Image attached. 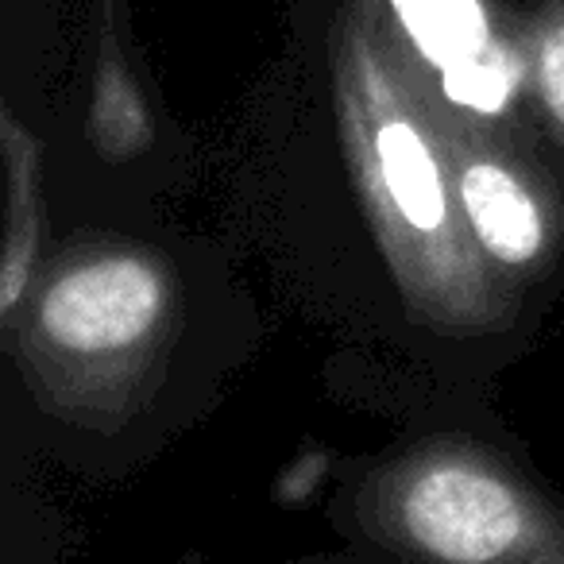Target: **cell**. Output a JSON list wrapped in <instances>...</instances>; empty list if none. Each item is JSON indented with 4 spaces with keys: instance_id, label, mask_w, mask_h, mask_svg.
Returning a JSON list of instances; mask_svg holds the SVG:
<instances>
[{
    "instance_id": "52a82bcc",
    "label": "cell",
    "mask_w": 564,
    "mask_h": 564,
    "mask_svg": "<svg viewBox=\"0 0 564 564\" xmlns=\"http://www.w3.org/2000/svg\"><path fill=\"white\" fill-rule=\"evenodd\" d=\"M514 63L499 47H484L479 55L445 70V94L476 112H499L514 89Z\"/></svg>"
},
{
    "instance_id": "3957f363",
    "label": "cell",
    "mask_w": 564,
    "mask_h": 564,
    "mask_svg": "<svg viewBox=\"0 0 564 564\" xmlns=\"http://www.w3.org/2000/svg\"><path fill=\"white\" fill-rule=\"evenodd\" d=\"M460 197L476 236L491 256L525 263L541 248V217L522 186L502 166L476 163L464 171Z\"/></svg>"
},
{
    "instance_id": "277c9868",
    "label": "cell",
    "mask_w": 564,
    "mask_h": 564,
    "mask_svg": "<svg viewBox=\"0 0 564 564\" xmlns=\"http://www.w3.org/2000/svg\"><path fill=\"white\" fill-rule=\"evenodd\" d=\"M376 151L399 213L414 228L433 232L445 220V189H441L437 163H433L422 135L402 120H391V124L379 128Z\"/></svg>"
},
{
    "instance_id": "7a4b0ae2",
    "label": "cell",
    "mask_w": 564,
    "mask_h": 564,
    "mask_svg": "<svg viewBox=\"0 0 564 564\" xmlns=\"http://www.w3.org/2000/svg\"><path fill=\"white\" fill-rule=\"evenodd\" d=\"M163 282L135 259H105L58 279L43 299V329L74 352H112L155 325Z\"/></svg>"
},
{
    "instance_id": "8992f818",
    "label": "cell",
    "mask_w": 564,
    "mask_h": 564,
    "mask_svg": "<svg viewBox=\"0 0 564 564\" xmlns=\"http://www.w3.org/2000/svg\"><path fill=\"white\" fill-rule=\"evenodd\" d=\"M9 159H12V213H9V240H4V271H0V306L12 310L24 294L28 271H32L35 251V189H32V166L28 155H20L17 132L9 135Z\"/></svg>"
},
{
    "instance_id": "5b68a950",
    "label": "cell",
    "mask_w": 564,
    "mask_h": 564,
    "mask_svg": "<svg viewBox=\"0 0 564 564\" xmlns=\"http://www.w3.org/2000/svg\"><path fill=\"white\" fill-rule=\"evenodd\" d=\"M391 4L417 51L441 70L491 47L479 0H391Z\"/></svg>"
},
{
    "instance_id": "6da1fadb",
    "label": "cell",
    "mask_w": 564,
    "mask_h": 564,
    "mask_svg": "<svg viewBox=\"0 0 564 564\" xmlns=\"http://www.w3.org/2000/svg\"><path fill=\"white\" fill-rule=\"evenodd\" d=\"M406 525L453 564L502 556L522 533V507L502 479L476 468H433L406 491Z\"/></svg>"
},
{
    "instance_id": "ba28073f",
    "label": "cell",
    "mask_w": 564,
    "mask_h": 564,
    "mask_svg": "<svg viewBox=\"0 0 564 564\" xmlns=\"http://www.w3.org/2000/svg\"><path fill=\"white\" fill-rule=\"evenodd\" d=\"M541 94L553 117L564 124V28L549 35L545 51H541Z\"/></svg>"
}]
</instances>
